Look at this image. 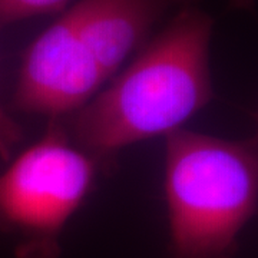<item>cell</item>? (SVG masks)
<instances>
[{
	"instance_id": "cell-1",
	"label": "cell",
	"mask_w": 258,
	"mask_h": 258,
	"mask_svg": "<svg viewBox=\"0 0 258 258\" xmlns=\"http://www.w3.org/2000/svg\"><path fill=\"white\" fill-rule=\"evenodd\" d=\"M214 20L198 6L181 10L75 113L71 139L101 165L125 148L184 129L214 99Z\"/></svg>"
},
{
	"instance_id": "cell-2",
	"label": "cell",
	"mask_w": 258,
	"mask_h": 258,
	"mask_svg": "<svg viewBox=\"0 0 258 258\" xmlns=\"http://www.w3.org/2000/svg\"><path fill=\"white\" fill-rule=\"evenodd\" d=\"M171 258H235L258 212V142L179 129L165 138Z\"/></svg>"
},
{
	"instance_id": "cell-3",
	"label": "cell",
	"mask_w": 258,
	"mask_h": 258,
	"mask_svg": "<svg viewBox=\"0 0 258 258\" xmlns=\"http://www.w3.org/2000/svg\"><path fill=\"white\" fill-rule=\"evenodd\" d=\"M200 0H76L30 43L47 74L92 99L165 18Z\"/></svg>"
},
{
	"instance_id": "cell-4",
	"label": "cell",
	"mask_w": 258,
	"mask_h": 258,
	"mask_svg": "<svg viewBox=\"0 0 258 258\" xmlns=\"http://www.w3.org/2000/svg\"><path fill=\"white\" fill-rule=\"evenodd\" d=\"M101 165L76 147L60 119L0 174V231L16 234L19 258H59L64 227Z\"/></svg>"
},
{
	"instance_id": "cell-5",
	"label": "cell",
	"mask_w": 258,
	"mask_h": 258,
	"mask_svg": "<svg viewBox=\"0 0 258 258\" xmlns=\"http://www.w3.org/2000/svg\"><path fill=\"white\" fill-rule=\"evenodd\" d=\"M76 0H0V28L22 20L62 13Z\"/></svg>"
},
{
	"instance_id": "cell-6",
	"label": "cell",
	"mask_w": 258,
	"mask_h": 258,
	"mask_svg": "<svg viewBox=\"0 0 258 258\" xmlns=\"http://www.w3.org/2000/svg\"><path fill=\"white\" fill-rule=\"evenodd\" d=\"M22 139V128L0 103V159L8 161Z\"/></svg>"
},
{
	"instance_id": "cell-7",
	"label": "cell",
	"mask_w": 258,
	"mask_h": 258,
	"mask_svg": "<svg viewBox=\"0 0 258 258\" xmlns=\"http://www.w3.org/2000/svg\"><path fill=\"white\" fill-rule=\"evenodd\" d=\"M230 5L232 9L237 10H252L255 0H230Z\"/></svg>"
},
{
	"instance_id": "cell-8",
	"label": "cell",
	"mask_w": 258,
	"mask_h": 258,
	"mask_svg": "<svg viewBox=\"0 0 258 258\" xmlns=\"http://www.w3.org/2000/svg\"><path fill=\"white\" fill-rule=\"evenodd\" d=\"M255 119H257V137H255L254 139H255V141L258 142V113H257V116H255Z\"/></svg>"
}]
</instances>
